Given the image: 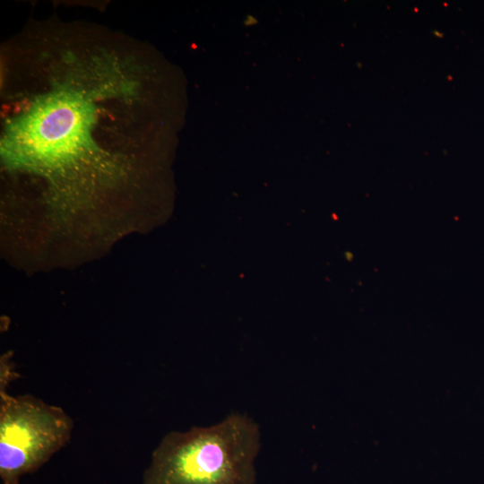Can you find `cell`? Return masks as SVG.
<instances>
[{
  "instance_id": "6da1fadb",
  "label": "cell",
  "mask_w": 484,
  "mask_h": 484,
  "mask_svg": "<svg viewBox=\"0 0 484 484\" xmlns=\"http://www.w3.org/2000/svg\"><path fill=\"white\" fill-rule=\"evenodd\" d=\"M260 429L232 412L210 427L166 434L151 454L143 484H255Z\"/></svg>"
},
{
  "instance_id": "7a4b0ae2",
  "label": "cell",
  "mask_w": 484,
  "mask_h": 484,
  "mask_svg": "<svg viewBox=\"0 0 484 484\" xmlns=\"http://www.w3.org/2000/svg\"><path fill=\"white\" fill-rule=\"evenodd\" d=\"M0 387V478L19 484L70 441L73 421L60 407Z\"/></svg>"
}]
</instances>
